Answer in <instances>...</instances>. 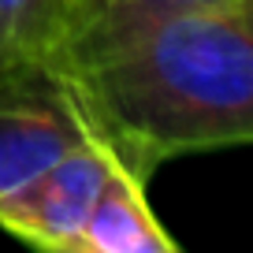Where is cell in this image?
Listing matches in <instances>:
<instances>
[{"instance_id":"obj_1","label":"cell","mask_w":253,"mask_h":253,"mask_svg":"<svg viewBox=\"0 0 253 253\" xmlns=\"http://www.w3.org/2000/svg\"><path fill=\"white\" fill-rule=\"evenodd\" d=\"M48 71L82 130L149 182L168 160L253 138V4L164 19Z\"/></svg>"},{"instance_id":"obj_2","label":"cell","mask_w":253,"mask_h":253,"mask_svg":"<svg viewBox=\"0 0 253 253\" xmlns=\"http://www.w3.org/2000/svg\"><path fill=\"white\" fill-rule=\"evenodd\" d=\"M86 138L48 67L0 75V198L38 179Z\"/></svg>"},{"instance_id":"obj_3","label":"cell","mask_w":253,"mask_h":253,"mask_svg":"<svg viewBox=\"0 0 253 253\" xmlns=\"http://www.w3.org/2000/svg\"><path fill=\"white\" fill-rule=\"evenodd\" d=\"M112 168L116 160L93 138L79 142L38 179L0 198V227L34 250L75 253L89 205Z\"/></svg>"},{"instance_id":"obj_4","label":"cell","mask_w":253,"mask_h":253,"mask_svg":"<svg viewBox=\"0 0 253 253\" xmlns=\"http://www.w3.org/2000/svg\"><path fill=\"white\" fill-rule=\"evenodd\" d=\"M145 186L149 182L126 168H112L89 205L75 253H179V242L149 209Z\"/></svg>"},{"instance_id":"obj_5","label":"cell","mask_w":253,"mask_h":253,"mask_svg":"<svg viewBox=\"0 0 253 253\" xmlns=\"http://www.w3.org/2000/svg\"><path fill=\"white\" fill-rule=\"evenodd\" d=\"M235 4H253V0H71L60 48L48 67L93 56L130 34L145 30V26L164 23V19H179L190 11L235 8Z\"/></svg>"},{"instance_id":"obj_6","label":"cell","mask_w":253,"mask_h":253,"mask_svg":"<svg viewBox=\"0 0 253 253\" xmlns=\"http://www.w3.org/2000/svg\"><path fill=\"white\" fill-rule=\"evenodd\" d=\"M71 0H0V75L48 67L60 48Z\"/></svg>"}]
</instances>
